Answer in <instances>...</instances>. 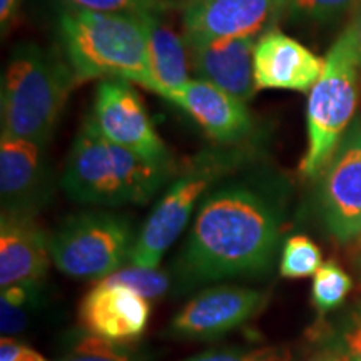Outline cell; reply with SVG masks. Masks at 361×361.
I'll list each match as a JSON object with an SVG mask.
<instances>
[{
	"label": "cell",
	"mask_w": 361,
	"mask_h": 361,
	"mask_svg": "<svg viewBox=\"0 0 361 361\" xmlns=\"http://www.w3.org/2000/svg\"><path fill=\"white\" fill-rule=\"evenodd\" d=\"M94 124L104 137L156 164L174 166L169 149L149 117L142 99L128 80L106 79L97 85Z\"/></svg>",
	"instance_id": "cell-8"
},
{
	"label": "cell",
	"mask_w": 361,
	"mask_h": 361,
	"mask_svg": "<svg viewBox=\"0 0 361 361\" xmlns=\"http://www.w3.org/2000/svg\"><path fill=\"white\" fill-rule=\"evenodd\" d=\"M57 29L75 80L121 79L157 92L144 13L67 7L59 13Z\"/></svg>",
	"instance_id": "cell-2"
},
{
	"label": "cell",
	"mask_w": 361,
	"mask_h": 361,
	"mask_svg": "<svg viewBox=\"0 0 361 361\" xmlns=\"http://www.w3.org/2000/svg\"><path fill=\"white\" fill-rule=\"evenodd\" d=\"M149 316V300L124 284L106 281H99L79 308L85 331L119 345L141 338Z\"/></svg>",
	"instance_id": "cell-15"
},
{
	"label": "cell",
	"mask_w": 361,
	"mask_h": 361,
	"mask_svg": "<svg viewBox=\"0 0 361 361\" xmlns=\"http://www.w3.org/2000/svg\"><path fill=\"white\" fill-rule=\"evenodd\" d=\"M311 361H345V360H343L340 355H336L335 351L326 350V351H323V353H319L318 356H314Z\"/></svg>",
	"instance_id": "cell-32"
},
{
	"label": "cell",
	"mask_w": 361,
	"mask_h": 361,
	"mask_svg": "<svg viewBox=\"0 0 361 361\" xmlns=\"http://www.w3.org/2000/svg\"><path fill=\"white\" fill-rule=\"evenodd\" d=\"M358 69L353 47L343 32L329 49L322 75L310 90L306 107L308 149L300 164L305 178L322 174L353 123L358 102Z\"/></svg>",
	"instance_id": "cell-6"
},
{
	"label": "cell",
	"mask_w": 361,
	"mask_h": 361,
	"mask_svg": "<svg viewBox=\"0 0 361 361\" xmlns=\"http://www.w3.org/2000/svg\"><path fill=\"white\" fill-rule=\"evenodd\" d=\"M102 281L124 284L146 300H159L173 284V276L159 268H144V266L130 264L128 268H121L116 273L109 274Z\"/></svg>",
	"instance_id": "cell-22"
},
{
	"label": "cell",
	"mask_w": 361,
	"mask_h": 361,
	"mask_svg": "<svg viewBox=\"0 0 361 361\" xmlns=\"http://www.w3.org/2000/svg\"><path fill=\"white\" fill-rule=\"evenodd\" d=\"M135 238L133 223L126 216L85 211L62 221L49 236V251L61 273L99 283L124 268Z\"/></svg>",
	"instance_id": "cell-7"
},
{
	"label": "cell",
	"mask_w": 361,
	"mask_h": 361,
	"mask_svg": "<svg viewBox=\"0 0 361 361\" xmlns=\"http://www.w3.org/2000/svg\"><path fill=\"white\" fill-rule=\"evenodd\" d=\"M319 206L324 226L338 241L361 234V119H356L322 171Z\"/></svg>",
	"instance_id": "cell-9"
},
{
	"label": "cell",
	"mask_w": 361,
	"mask_h": 361,
	"mask_svg": "<svg viewBox=\"0 0 361 361\" xmlns=\"http://www.w3.org/2000/svg\"><path fill=\"white\" fill-rule=\"evenodd\" d=\"M0 361H47L37 351L24 345V343L13 340V338L2 336L0 341Z\"/></svg>",
	"instance_id": "cell-28"
},
{
	"label": "cell",
	"mask_w": 361,
	"mask_h": 361,
	"mask_svg": "<svg viewBox=\"0 0 361 361\" xmlns=\"http://www.w3.org/2000/svg\"><path fill=\"white\" fill-rule=\"evenodd\" d=\"M78 82L66 59L37 44L13 47L2 75V133L47 146Z\"/></svg>",
	"instance_id": "cell-4"
},
{
	"label": "cell",
	"mask_w": 361,
	"mask_h": 361,
	"mask_svg": "<svg viewBox=\"0 0 361 361\" xmlns=\"http://www.w3.org/2000/svg\"><path fill=\"white\" fill-rule=\"evenodd\" d=\"M183 361H291L290 350L284 346H258V348L207 350Z\"/></svg>",
	"instance_id": "cell-26"
},
{
	"label": "cell",
	"mask_w": 361,
	"mask_h": 361,
	"mask_svg": "<svg viewBox=\"0 0 361 361\" xmlns=\"http://www.w3.org/2000/svg\"><path fill=\"white\" fill-rule=\"evenodd\" d=\"M188 2H189V0H183V7H184V6H186V4H188Z\"/></svg>",
	"instance_id": "cell-34"
},
{
	"label": "cell",
	"mask_w": 361,
	"mask_h": 361,
	"mask_svg": "<svg viewBox=\"0 0 361 361\" xmlns=\"http://www.w3.org/2000/svg\"><path fill=\"white\" fill-rule=\"evenodd\" d=\"M288 0H189L183 7L186 40L259 37L284 16Z\"/></svg>",
	"instance_id": "cell-11"
},
{
	"label": "cell",
	"mask_w": 361,
	"mask_h": 361,
	"mask_svg": "<svg viewBox=\"0 0 361 361\" xmlns=\"http://www.w3.org/2000/svg\"><path fill=\"white\" fill-rule=\"evenodd\" d=\"M356 316H358V318H360V319H361V310H360V311H358V313H356Z\"/></svg>",
	"instance_id": "cell-33"
},
{
	"label": "cell",
	"mask_w": 361,
	"mask_h": 361,
	"mask_svg": "<svg viewBox=\"0 0 361 361\" xmlns=\"http://www.w3.org/2000/svg\"><path fill=\"white\" fill-rule=\"evenodd\" d=\"M343 32L348 37L351 47H353L356 62H358V66L361 67V2L358 4V7L355 8L353 19H351L348 27H346Z\"/></svg>",
	"instance_id": "cell-29"
},
{
	"label": "cell",
	"mask_w": 361,
	"mask_h": 361,
	"mask_svg": "<svg viewBox=\"0 0 361 361\" xmlns=\"http://www.w3.org/2000/svg\"><path fill=\"white\" fill-rule=\"evenodd\" d=\"M164 99L191 116L221 146L243 144L252 133L255 124L246 102L207 80L189 79Z\"/></svg>",
	"instance_id": "cell-12"
},
{
	"label": "cell",
	"mask_w": 361,
	"mask_h": 361,
	"mask_svg": "<svg viewBox=\"0 0 361 361\" xmlns=\"http://www.w3.org/2000/svg\"><path fill=\"white\" fill-rule=\"evenodd\" d=\"M264 305V293L236 284H218L201 291L171 319L168 335L207 341L245 324Z\"/></svg>",
	"instance_id": "cell-10"
},
{
	"label": "cell",
	"mask_w": 361,
	"mask_h": 361,
	"mask_svg": "<svg viewBox=\"0 0 361 361\" xmlns=\"http://www.w3.org/2000/svg\"><path fill=\"white\" fill-rule=\"evenodd\" d=\"M284 224L276 180L250 176L214 188L173 264L176 295L231 278L261 276L274 263Z\"/></svg>",
	"instance_id": "cell-1"
},
{
	"label": "cell",
	"mask_w": 361,
	"mask_h": 361,
	"mask_svg": "<svg viewBox=\"0 0 361 361\" xmlns=\"http://www.w3.org/2000/svg\"><path fill=\"white\" fill-rule=\"evenodd\" d=\"M322 57L278 29H269L256 40L252 75L256 90H296L306 92L319 79Z\"/></svg>",
	"instance_id": "cell-14"
},
{
	"label": "cell",
	"mask_w": 361,
	"mask_h": 361,
	"mask_svg": "<svg viewBox=\"0 0 361 361\" xmlns=\"http://www.w3.org/2000/svg\"><path fill=\"white\" fill-rule=\"evenodd\" d=\"M147 29L149 59L157 82V96L164 97L169 90L178 89L189 79V52L184 35L176 32L164 13H144Z\"/></svg>",
	"instance_id": "cell-18"
},
{
	"label": "cell",
	"mask_w": 361,
	"mask_h": 361,
	"mask_svg": "<svg viewBox=\"0 0 361 361\" xmlns=\"http://www.w3.org/2000/svg\"><path fill=\"white\" fill-rule=\"evenodd\" d=\"M361 0H288L284 16L313 24H331L355 11Z\"/></svg>",
	"instance_id": "cell-24"
},
{
	"label": "cell",
	"mask_w": 361,
	"mask_h": 361,
	"mask_svg": "<svg viewBox=\"0 0 361 361\" xmlns=\"http://www.w3.org/2000/svg\"><path fill=\"white\" fill-rule=\"evenodd\" d=\"M61 361H141V358L126 345L107 341L85 331Z\"/></svg>",
	"instance_id": "cell-23"
},
{
	"label": "cell",
	"mask_w": 361,
	"mask_h": 361,
	"mask_svg": "<svg viewBox=\"0 0 361 361\" xmlns=\"http://www.w3.org/2000/svg\"><path fill=\"white\" fill-rule=\"evenodd\" d=\"M39 296V283L12 284L2 288L0 296V331L6 338L20 335L29 324V313Z\"/></svg>",
	"instance_id": "cell-19"
},
{
	"label": "cell",
	"mask_w": 361,
	"mask_h": 361,
	"mask_svg": "<svg viewBox=\"0 0 361 361\" xmlns=\"http://www.w3.org/2000/svg\"><path fill=\"white\" fill-rule=\"evenodd\" d=\"M49 238L32 214L2 213L0 221V286L40 283L47 273Z\"/></svg>",
	"instance_id": "cell-17"
},
{
	"label": "cell",
	"mask_w": 361,
	"mask_h": 361,
	"mask_svg": "<svg viewBox=\"0 0 361 361\" xmlns=\"http://www.w3.org/2000/svg\"><path fill=\"white\" fill-rule=\"evenodd\" d=\"M22 0H0V27H2V34L11 29L13 20H16L17 13H19Z\"/></svg>",
	"instance_id": "cell-30"
},
{
	"label": "cell",
	"mask_w": 361,
	"mask_h": 361,
	"mask_svg": "<svg viewBox=\"0 0 361 361\" xmlns=\"http://www.w3.org/2000/svg\"><path fill=\"white\" fill-rule=\"evenodd\" d=\"M69 7L112 13H168L183 0H64Z\"/></svg>",
	"instance_id": "cell-25"
},
{
	"label": "cell",
	"mask_w": 361,
	"mask_h": 361,
	"mask_svg": "<svg viewBox=\"0 0 361 361\" xmlns=\"http://www.w3.org/2000/svg\"><path fill=\"white\" fill-rule=\"evenodd\" d=\"M322 266V250L308 236L298 234L284 243L279 259V273L283 278L298 279L314 274Z\"/></svg>",
	"instance_id": "cell-21"
},
{
	"label": "cell",
	"mask_w": 361,
	"mask_h": 361,
	"mask_svg": "<svg viewBox=\"0 0 361 361\" xmlns=\"http://www.w3.org/2000/svg\"><path fill=\"white\" fill-rule=\"evenodd\" d=\"M353 288V279L335 261H326L319 266L313 279V303L319 313H328L340 306Z\"/></svg>",
	"instance_id": "cell-20"
},
{
	"label": "cell",
	"mask_w": 361,
	"mask_h": 361,
	"mask_svg": "<svg viewBox=\"0 0 361 361\" xmlns=\"http://www.w3.org/2000/svg\"><path fill=\"white\" fill-rule=\"evenodd\" d=\"M256 40L258 37L186 40L191 71L197 79L218 85L245 102L250 101L256 92L252 75Z\"/></svg>",
	"instance_id": "cell-16"
},
{
	"label": "cell",
	"mask_w": 361,
	"mask_h": 361,
	"mask_svg": "<svg viewBox=\"0 0 361 361\" xmlns=\"http://www.w3.org/2000/svg\"><path fill=\"white\" fill-rule=\"evenodd\" d=\"M45 146L7 133L0 135L2 213L35 214L47 200L49 173Z\"/></svg>",
	"instance_id": "cell-13"
},
{
	"label": "cell",
	"mask_w": 361,
	"mask_h": 361,
	"mask_svg": "<svg viewBox=\"0 0 361 361\" xmlns=\"http://www.w3.org/2000/svg\"><path fill=\"white\" fill-rule=\"evenodd\" d=\"M340 355L345 361H361V319H355L338 335L335 346L328 348Z\"/></svg>",
	"instance_id": "cell-27"
},
{
	"label": "cell",
	"mask_w": 361,
	"mask_h": 361,
	"mask_svg": "<svg viewBox=\"0 0 361 361\" xmlns=\"http://www.w3.org/2000/svg\"><path fill=\"white\" fill-rule=\"evenodd\" d=\"M355 241V246H353V256H355V268L356 271H358L360 274V281H361V234L356 239H353Z\"/></svg>",
	"instance_id": "cell-31"
},
{
	"label": "cell",
	"mask_w": 361,
	"mask_h": 361,
	"mask_svg": "<svg viewBox=\"0 0 361 361\" xmlns=\"http://www.w3.org/2000/svg\"><path fill=\"white\" fill-rule=\"evenodd\" d=\"M173 174L174 166L156 164L111 142L87 116L72 142L62 189L80 204H146Z\"/></svg>",
	"instance_id": "cell-3"
},
{
	"label": "cell",
	"mask_w": 361,
	"mask_h": 361,
	"mask_svg": "<svg viewBox=\"0 0 361 361\" xmlns=\"http://www.w3.org/2000/svg\"><path fill=\"white\" fill-rule=\"evenodd\" d=\"M250 156L245 144L206 149L194 156L144 221L129 263L157 268L164 252L186 229L194 207L201 204L221 179L241 168Z\"/></svg>",
	"instance_id": "cell-5"
}]
</instances>
